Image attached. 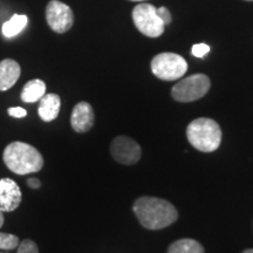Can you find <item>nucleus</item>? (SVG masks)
<instances>
[{"instance_id":"obj_1","label":"nucleus","mask_w":253,"mask_h":253,"mask_svg":"<svg viewBox=\"0 0 253 253\" xmlns=\"http://www.w3.org/2000/svg\"><path fill=\"white\" fill-rule=\"evenodd\" d=\"M141 225L148 230H161L175 223L178 218L176 208L162 198L143 196L132 207Z\"/></svg>"},{"instance_id":"obj_2","label":"nucleus","mask_w":253,"mask_h":253,"mask_svg":"<svg viewBox=\"0 0 253 253\" xmlns=\"http://www.w3.org/2000/svg\"><path fill=\"white\" fill-rule=\"evenodd\" d=\"M2 160L6 167L17 175L38 172L43 167V157L33 145L25 142H12L5 148Z\"/></svg>"},{"instance_id":"obj_3","label":"nucleus","mask_w":253,"mask_h":253,"mask_svg":"<svg viewBox=\"0 0 253 253\" xmlns=\"http://www.w3.org/2000/svg\"><path fill=\"white\" fill-rule=\"evenodd\" d=\"M186 137L192 147L202 153H212L219 148L221 129L212 119L199 118L186 128Z\"/></svg>"},{"instance_id":"obj_4","label":"nucleus","mask_w":253,"mask_h":253,"mask_svg":"<svg viewBox=\"0 0 253 253\" xmlns=\"http://www.w3.org/2000/svg\"><path fill=\"white\" fill-rule=\"evenodd\" d=\"M188 71V62L175 53H161L151 60V72L155 77L164 81L181 79Z\"/></svg>"},{"instance_id":"obj_5","label":"nucleus","mask_w":253,"mask_h":253,"mask_svg":"<svg viewBox=\"0 0 253 253\" xmlns=\"http://www.w3.org/2000/svg\"><path fill=\"white\" fill-rule=\"evenodd\" d=\"M210 87L209 77L205 74H194L176 84L171 89V95L178 102H192L205 96Z\"/></svg>"},{"instance_id":"obj_6","label":"nucleus","mask_w":253,"mask_h":253,"mask_svg":"<svg viewBox=\"0 0 253 253\" xmlns=\"http://www.w3.org/2000/svg\"><path fill=\"white\" fill-rule=\"evenodd\" d=\"M156 9L154 5L145 2H142L132 9V21L136 28L149 38L161 37L166 27L162 19L158 17Z\"/></svg>"},{"instance_id":"obj_7","label":"nucleus","mask_w":253,"mask_h":253,"mask_svg":"<svg viewBox=\"0 0 253 253\" xmlns=\"http://www.w3.org/2000/svg\"><path fill=\"white\" fill-rule=\"evenodd\" d=\"M46 21L52 31L66 33L74 24V13L72 8L60 0H50L46 6Z\"/></svg>"},{"instance_id":"obj_8","label":"nucleus","mask_w":253,"mask_h":253,"mask_svg":"<svg viewBox=\"0 0 253 253\" xmlns=\"http://www.w3.org/2000/svg\"><path fill=\"white\" fill-rule=\"evenodd\" d=\"M110 153L116 162L125 166L137 163L142 156L140 145L128 136H118L114 138L110 145Z\"/></svg>"},{"instance_id":"obj_9","label":"nucleus","mask_w":253,"mask_h":253,"mask_svg":"<svg viewBox=\"0 0 253 253\" xmlns=\"http://www.w3.org/2000/svg\"><path fill=\"white\" fill-rule=\"evenodd\" d=\"M21 190L11 178L0 179V210L12 212L21 203Z\"/></svg>"},{"instance_id":"obj_10","label":"nucleus","mask_w":253,"mask_h":253,"mask_svg":"<svg viewBox=\"0 0 253 253\" xmlns=\"http://www.w3.org/2000/svg\"><path fill=\"white\" fill-rule=\"evenodd\" d=\"M95 115L94 110L88 102H79L73 108L71 116L72 128L77 132H87L89 131L94 126Z\"/></svg>"},{"instance_id":"obj_11","label":"nucleus","mask_w":253,"mask_h":253,"mask_svg":"<svg viewBox=\"0 0 253 253\" xmlns=\"http://www.w3.org/2000/svg\"><path fill=\"white\" fill-rule=\"evenodd\" d=\"M21 74L20 65L13 59H4L0 62V90H8L17 84Z\"/></svg>"},{"instance_id":"obj_12","label":"nucleus","mask_w":253,"mask_h":253,"mask_svg":"<svg viewBox=\"0 0 253 253\" xmlns=\"http://www.w3.org/2000/svg\"><path fill=\"white\" fill-rule=\"evenodd\" d=\"M60 107H61V100L58 94H45L40 99L38 114L42 121L50 122L58 118Z\"/></svg>"},{"instance_id":"obj_13","label":"nucleus","mask_w":253,"mask_h":253,"mask_svg":"<svg viewBox=\"0 0 253 253\" xmlns=\"http://www.w3.org/2000/svg\"><path fill=\"white\" fill-rule=\"evenodd\" d=\"M46 94V84L40 79L28 81L21 90V100L26 103H33L40 101Z\"/></svg>"},{"instance_id":"obj_14","label":"nucleus","mask_w":253,"mask_h":253,"mask_svg":"<svg viewBox=\"0 0 253 253\" xmlns=\"http://www.w3.org/2000/svg\"><path fill=\"white\" fill-rule=\"evenodd\" d=\"M27 23L28 18L26 15L14 14L8 21H6V23L2 25V34H4V37L6 38H13L15 36H18V34L26 27Z\"/></svg>"},{"instance_id":"obj_15","label":"nucleus","mask_w":253,"mask_h":253,"mask_svg":"<svg viewBox=\"0 0 253 253\" xmlns=\"http://www.w3.org/2000/svg\"><path fill=\"white\" fill-rule=\"evenodd\" d=\"M168 253H204V249L197 240L185 238L172 243Z\"/></svg>"},{"instance_id":"obj_16","label":"nucleus","mask_w":253,"mask_h":253,"mask_svg":"<svg viewBox=\"0 0 253 253\" xmlns=\"http://www.w3.org/2000/svg\"><path fill=\"white\" fill-rule=\"evenodd\" d=\"M19 246V238L11 233L0 232V249L13 250Z\"/></svg>"},{"instance_id":"obj_17","label":"nucleus","mask_w":253,"mask_h":253,"mask_svg":"<svg viewBox=\"0 0 253 253\" xmlns=\"http://www.w3.org/2000/svg\"><path fill=\"white\" fill-rule=\"evenodd\" d=\"M17 253H39V249L33 240L25 239L19 244Z\"/></svg>"},{"instance_id":"obj_18","label":"nucleus","mask_w":253,"mask_h":253,"mask_svg":"<svg viewBox=\"0 0 253 253\" xmlns=\"http://www.w3.org/2000/svg\"><path fill=\"white\" fill-rule=\"evenodd\" d=\"M210 52V47L205 43H196V45L192 46L191 53L192 55L196 56V58H204L205 54Z\"/></svg>"},{"instance_id":"obj_19","label":"nucleus","mask_w":253,"mask_h":253,"mask_svg":"<svg viewBox=\"0 0 253 253\" xmlns=\"http://www.w3.org/2000/svg\"><path fill=\"white\" fill-rule=\"evenodd\" d=\"M156 12H157L158 17H160L163 20V23H164V25H166V26H167V25L171 24V14H170L169 9H168L167 7L157 8Z\"/></svg>"},{"instance_id":"obj_20","label":"nucleus","mask_w":253,"mask_h":253,"mask_svg":"<svg viewBox=\"0 0 253 253\" xmlns=\"http://www.w3.org/2000/svg\"><path fill=\"white\" fill-rule=\"evenodd\" d=\"M7 112L9 114V116H12V118H15V119H23L27 115L26 109L21 108V107H13V108H8Z\"/></svg>"},{"instance_id":"obj_21","label":"nucleus","mask_w":253,"mask_h":253,"mask_svg":"<svg viewBox=\"0 0 253 253\" xmlns=\"http://www.w3.org/2000/svg\"><path fill=\"white\" fill-rule=\"evenodd\" d=\"M27 185L32 189H38V188H40V186H41V182L37 178H30L27 181Z\"/></svg>"},{"instance_id":"obj_22","label":"nucleus","mask_w":253,"mask_h":253,"mask_svg":"<svg viewBox=\"0 0 253 253\" xmlns=\"http://www.w3.org/2000/svg\"><path fill=\"white\" fill-rule=\"evenodd\" d=\"M2 224H4V212L0 210V227L2 226Z\"/></svg>"},{"instance_id":"obj_23","label":"nucleus","mask_w":253,"mask_h":253,"mask_svg":"<svg viewBox=\"0 0 253 253\" xmlns=\"http://www.w3.org/2000/svg\"><path fill=\"white\" fill-rule=\"evenodd\" d=\"M243 253H253V249H249V250H246V251H244Z\"/></svg>"},{"instance_id":"obj_24","label":"nucleus","mask_w":253,"mask_h":253,"mask_svg":"<svg viewBox=\"0 0 253 253\" xmlns=\"http://www.w3.org/2000/svg\"><path fill=\"white\" fill-rule=\"evenodd\" d=\"M130 1H143V0H130Z\"/></svg>"},{"instance_id":"obj_25","label":"nucleus","mask_w":253,"mask_h":253,"mask_svg":"<svg viewBox=\"0 0 253 253\" xmlns=\"http://www.w3.org/2000/svg\"><path fill=\"white\" fill-rule=\"evenodd\" d=\"M248 1H253V0H248Z\"/></svg>"}]
</instances>
